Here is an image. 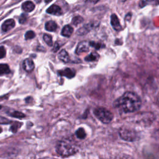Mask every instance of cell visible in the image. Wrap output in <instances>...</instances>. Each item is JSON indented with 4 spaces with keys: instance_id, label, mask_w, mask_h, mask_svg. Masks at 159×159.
Wrapping results in <instances>:
<instances>
[{
    "instance_id": "obj_1",
    "label": "cell",
    "mask_w": 159,
    "mask_h": 159,
    "mask_svg": "<svg viewBox=\"0 0 159 159\" xmlns=\"http://www.w3.org/2000/svg\"><path fill=\"white\" fill-rule=\"evenodd\" d=\"M142 102L140 97L135 93L127 91L114 102V106L120 107L124 112H133L139 110Z\"/></svg>"
},
{
    "instance_id": "obj_2",
    "label": "cell",
    "mask_w": 159,
    "mask_h": 159,
    "mask_svg": "<svg viewBox=\"0 0 159 159\" xmlns=\"http://www.w3.org/2000/svg\"><path fill=\"white\" fill-rule=\"evenodd\" d=\"M78 146L69 139H64L58 142L56 150L62 157H69L74 155L78 151Z\"/></svg>"
},
{
    "instance_id": "obj_3",
    "label": "cell",
    "mask_w": 159,
    "mask_h": 159,
    "mask_svg": "<svg viewBox=\"0 0 159 159\" xmlns=\"http://www.w3.org/2000/svg\"><path fill=\"white\" fill-rule=\"evenodd\" d=\"M95 116L102 123L109 124L113 119L112 113L107 109L102 107H98L94 111Z\"/></svg>"
},
{
    "instance_id": "obj_4",
    "label": "cell",
    "mask_w": 159,
    "mask_h": 159,
    "mask_svg": "<svg viewBox=\"0 0 159 159\" xmlns=\"http://www.w3.org/2000/svg\"><path fill=\"white\" fill-rule=\"evenodd\" d=\"M119 134L123 140L129 142H133L137 138V132L135 130L124 126L120 128Z\"/></svg>"
},
{
    "instance_id": "obj_5",
    "label": "cell",
    "mask_w": 159,
    "mask_h": 159,
    "mask_svg": "<svg viewBox=\"0 0 159 159\" xmlns=\"http://www.w3.org/2000/svg\"><path fill=\"white\" fill-rule=\"evenodd\" d=\"M89 44L88 41H82L80 42L76 48V53L79 55L83 52H86L89 50Z\"/></svg>"
},
{
    "instance_id": "obj_6",
    "label": "cell",
    "mask_w": 159,
    "mask_h": 159,
    "mask_svg": "<svg viewBox=\"0 0 159 159\" xmlns=\"http://www.w3.org/2000/svg\"><path fill=\"white\" fill-rule=\"evenodd\" d=\"M111 24L112 27L116 31H120L122 29V27L120 24L119 20L115 14H112L111 16Z\"/></svg>"
},
{
    "instance_id": "obj_7",
    "label": "cell",
    "mask_w": 159,
    "mask_h": 159,
    "mask_svg": "<svg viewBox=\"0 0 159 159\" xmlns=\"http://www.w3.org/2000/svg\"><path fill=\"white\" fill-rule=\"evenodd\" d=\"M58 74L60 76H65L68 78H72L75 76L76 72L74 70L70 68H65V69H63L61 70H60L58 71Z\"/></svg>"
},
{
    "instance_id": "obj_8",
    "label": "cell",
    "mask_w": 159,
    "mask_h": 159,
    "mask_svg": "<svg viewBox=\"0 0 159 159\" xmlns=\"http://www.w3.org/2000/svg\"><path fill=\"white\" fill-rule=\"evenodd\" d=\"M47 12L55 16H60L63 14L61 7L57 4H52L47 9Z\"/></svg>"
},
{
    "instance_id": "obj_9",
    "label": "cell",
    "mask_w": 159,
    "mask_h": 159,
    "mask_svg": "<svg viewBox=\"0 0 159 159\" xmlns=\"http://www.w3.org/2000/svg\"><path fill=\"white\" fill-rule=\"evenodd\" d=\"M97 26H98V24H96L95 22L88 24L85 25L84 26L82 27L81 28L79 29L77 31V34L80 35H84V34H87L90 30V29H91L95 27H97Z\"/></svg>"
},
{
    "instance_id": "obj_10",
    "label": "cell",
    "mask_w": 159,
    "mask_h": 159,
    "mask_svg": "<svg viewBox=\"0 0 159 159\" xmlns=\"http://www.w3.org/2000/svg\"><path fill=\"white\" fill-rule=\"evenodd\" d=\"M16 25L15 21L12 19H9L5 20L1 26V29L3 32H7L14 27Z\"/></svg>"
},
{
    "instance_id": "obj_11",
    "label": "cell",
    "mask_w": 159,
    "mask_h": 159,
    "mask_svg": "<svg viewBox=\"0 0 159 159\" xmlns=\"http://www.w3.org/2000/svg\"><path fill=\"white\" fill-rule=\"evenodd\" d=\"M22 67L27 72H31L35 68V65L32 60L30 58H26L22 63Z\"/></svg>"
},
{
    "instance_id": "obj_12",
    "label": "cell",
    "mask_w": 159,
    "mask_h": 159,
    "mask_svg": "<svg viewBox=\"0 0 159 159\" xmlns=\"http://www.w3.org/2000/svg\"><path fill=\"white\" fill-rule=\"evenodd\" d=\"M73 32V28L70 25H66L64 26L61 30V34L66 37H69L71 36Z\"/></svg>"
},
{
    "instance_id": "obj_13",
    "label": "cell",
    "mask_w": 159,
    "mask_h": 159,
    "mask_svg": "<svg viewBox=\"0 0 159 159\" xmlns=\"http://www.w3.org/2000/svg\"><path fill=\"white\" fill-rule=\"evenodd\" d=\"M22 9L27 12H32L35 8V4L32 1H25L22 4Z\"/></svg>"
},
{
    "instance_id": "obj_14",
    "label": "cell",
    "mask_w": 159,
    "mask_h": 159,
    "mask_svg": "<svg viewBox=\"0 0 159 159\" xmlns=\"http://www.w3.org/2000/svg\"><path fill=\"white\" fill-rule=\"evenodd\" d=\"M59 59L64 63H68L70 61V58L68 52L65 50H61L58 54Z\"/></svg>"
},
{
    "instance_id": "obj_15",
    "label": "cell",
    "mask_w": 159,
    "mask_h": 159,
    "mask_svg": "<svg viewBox=\"0 0 159 159\" xmlns=\"http://www.w3.org/2000/svg\"><path fill=\"white\" fill-rule=\"evenodd\" d=\"M45 28L47 31L54 32L57 29V24L55 21L50 20V21H48L47 22H46Z\"/></svg>"
},
{
    "instance_id": "obj_16",
    "label": "cell",
    "mask_w": 159,
    "mask_h": 159,
    "mask_svg": "<svg viewBox=\"0 0 159 159\" xmlns=\"http://www.w3.org/2000/svg\"><path fill=\"white\" fill-rule=\"evenodd\" d=\"M99 58V54L96 52H92L89 55L84 58V60L86 61H98Z\"/></svg>"
},
{
    "instance_id": "obj_17",
    "label": "cell",
    "mask_w": 159,
    "mask_h": 159,
    "mask_svg": "<svg viewBox=\"0 0 159 159\" xmlns=\"http://www.w3.org/2000/svg\"><path fill=\"white\" fill-rule=\"evenodd\" d=\"M10 73V68L7 64H0V76Z\"/></svg>"
},
{
    "instance_id": "obj_18",
    "label": "cell",
    "mask_w": 159,
    "mask_h": 159,
    "mask_svg": "<svg viewBox=\"0 0 159 159\" xmlns=\"http://www.w3.org/2000/svg\"><path fill=\"white\" fill-rule=\"evenodd\" d=\"M75 134H76V136L80 139H84L86 136V132L83 128H79L76 131Z\"/></svg>"
},
{
    "instance_id": "obj_19",
    "label": "cell",
    "mask_w": 159,
    "mask_h": 159,
    "mask_svg": "<svg viewBox=\"0 0 159 159\" xmlns=\"http://www.w3.org/2000/svg\"><path fill=\"white\" fill-rule=\"evenodd\" d=\"M89 46L93 47L95 49H97V50H99V49L105 47V45L100 42H94V41H90V42H89Z\"/></svg>"
},
{
    "instance_id": "obj_20",
    "label": "cell",
    "mask_w": 159,
    "mask_h": 159,
    "mask_svg": "<svg viewBox=\"0 0 159 159\" xmlns=\"http://www.w3.org/2000/svg\"><path fill=\"white\" fill-rule=\"evenodd\" d=\"M43 39L44 42L48 45V46H52L53 45V41H52V37L51 35L44 34L43 35Z\"/></svg>"
},
{
    "instance_id": "obj_21",
    "label": "cell",
    "mask_w": 159,
    "mask_h": 159,
    "mask_svg": "<svg viewBox=\"0 0 159 159\" xmlns=\"http://www.w3.org/2000/svg\"><path fill=\"white\" fill-rule=\"evenodd\" d=\"M9 116L15 117V118H23L25 117V115L24 114H23L22 112H20V111H14L13 112L9 113Z\"/></svg>"
},
{
    "instance_id": "obj_22",
    "label": "cell",
    "mask_w": 159,
    "mask_h": 159,
    "mask_svg": "<svg viewBox=\"0 0 159 159\" xmlns=\"http://www.w3.org/2000/svg\"><path fill=\"white\" fill-rule=\"evenodd\" d=\"M83 18L81 17V16H75L74 17L73 19H72V20H71V23L73 24V25H78V24L82 23L83 22Z\"/></svg>"
},
{
    "instance_id": "obj_23",
    "label": "cell",
    "mask_w": 159,
    "mask_h": 159,
    "mask_svg": "<svg viewBox=\"0 0 159 159\" xmlns=\"http://www.w3.org/2000/svg\"><path fill=\"white\" fill-rule=\"evenodd\" d=\"M35 36V32L34 31L29 30L25 34V40L32 39L34 38Z\"/></svg>"
},
{
    "instance_id": "obj_24",
    "label": "cell",
    "mask_w": 159,
    "mask_h": 159,
    "mask_svg": "<svg viewBox=\"0 0 159 159\" xmlns=\"http://www.w3.org/2000/svg\"><path fill=\"white\" fill-rule=\"evenodd\" d=\"M27 16L25 14H22L19 19V22L21 24H23L27 22Z\"/></svg>"
},
{
    "instance_id": "obj_25",
    "label": "cell",
    "mask_w": 159,
    "mask_h": 159,
    "mask_svg": "<svg viewBox=\"0 0 159 159\" xmlns=\"http://www.w3.org/2000/svg\"><path fill=\"white\" fill-rule=\"evenodd\" d=\"M19 124H20V123H18V122H16L14 124H13L12 125H11V131H12L13 132H16L17 130V129H18V128L20 127V125H19Z\"/></svg>"
},
{
    "instance_id": "obj_26",
    "label": "cell",
    "mask_w": 159,
    "mask_h": 159,
    "mask_svg": "<svg viewBox=\"0 0 159 159\" xmlns=\"http://www.w3.org/2000/svg\"><path fill=\"white\" fill-rule=\"evenodd\" d=\"M6 51L4 47L1 46L0 47V59L4 58L6 56Z\"/></svg>"
},
{
    "instance_id": "obj_27",
    "label": "cell",
    "mask_w": 159,
    "mask_h": 159,
    "mask_svg": "<svg viewBox=\"0 0 159 159\" xmlns=\"http://www.w3.org/2000/svg\"><path fill=\"white\" fill-rule=\"evenodd\" d=\"M11 122V120H8L7 119H6L4 117L2 116H0V124H8Z\"/></svg>"
},
{
    "instance_id": "obj_28",
    "label": "cell",
    "mask_w": 159,
    "mask_h": 159,
    "mask_svg": "<svg viewBox=\"0 0 159 159\" xmlns=\"http://www.w3.org/2000/svg\"><path fill=\"white\" fill-rule=\"evenodd\" d=\"M59 48H60V46H59V44L58 43V42H56L55 43V45H54V47H53V52H57L58 49H59Z\"/></svg>"
},
{
    "instance_id": "obj_29",
    "label": "cell",
    "mask_w": 159,
    "mask_h": 159,
    "mask_svg": "<svg viewBox=\"0 0 159 159\" xmlns=\"http://www.w3.org/2000/svg\"><path fill=\"white\" fill-rule=\"evenodd\" d=\"M32 98H31V97H28V98H25V101H26V102H27V103H29L30 101H32Z\"/></svg>"
},
{
    "instance_id": "obj_30",
    "label": "cell",
    "mask_w": 159,
    "mask_h": 159,
    "mask_svg": "<svg viewBox=\"0 0 159 159\" xmlns=\"http://www.w3.org/2000/svg\"><path fill=\"white\" fill-rule=\"evenodd\" d=\"M2 132V129L0 127V133Z\"/></svg>"
},
{
    "instance_id": "obj_31",
    "label": "cell",
    "mask_w": 159,
    "mask_h": 159,
    "mask_svg": "<svg viewBox=\"0 0 159 159\" xmlns=\"http://www.w3.org/2000/svg\"><path fill=\"white\" fill-rule=\"evenodd\" d=\"M1 108H2V106H0V109H1Z\"/></svg>"
}]
</instances>
